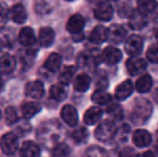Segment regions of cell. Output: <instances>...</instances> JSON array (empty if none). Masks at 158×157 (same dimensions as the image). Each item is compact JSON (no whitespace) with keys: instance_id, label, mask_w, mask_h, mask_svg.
<instances>
[{"instance_id":"cell-1","label":"cell","mask_w":158,"mask_h":157,"mask_svg":"<svg viewBox=\"0 0 158 157\" xmlns=\"http://www.w3.org/2000/svg\"><path fill=\"white\" fill-rule=\"evenodd\" d=\"M153 111L151 102L145 98H138L135 100L132 111H131V121L135 125H142L148 118Z\"/></svg>"},{"instance_id":"cell-2","label":"cell","mask_w":158,"mask_h":157,"mask_svg":"<svg viewBox=\"0 0 158 157\" xmlns=\"http://www.w3.org/2000/svg\"><path fill=\"white\" fill-rule=\"evenodd\" d=\"M116 125L110 119H106L98 125L95 130V137L99 141L108 143L114 139L116 134Z\"/></svg>"},{"instance_id":"cell-3","label":"cell","mask_w":158,"mask_h":157,"mask_svg":"<svg viewBox=\"0 0 158 157\" xmlns=\"http://www.w3.org/2000/svg\"><path fill=\"white\" fill-rule=\"evenodd\" d=\"M0 147L3 153L8 155H12L17 151L19 147V139L14 132H8L4 134L0 139Z\"/></svg>"},{"instance_id":"cell-4","label":"cell","mask_w":158,"mask_h":157,"mask_svg":"<svg viewBox=\"0 0 158 157\" xmlns=\"http://www.w3.org/2000/svg\"><path fill=\"white\" fill-rule=\"evenodd\" d=\"M144 41L138 35H132L127 39L125 43V52L130 56H137L142 52Z\"/></svg>"},{"instance_id":"cell-5","label":"cell","mask_w":158,"mask_h":157,"mask_svg":"<svg viewBox=\"0 0 158 157\" xmlns=\"http://www.w3.org/2000/svg\"><path fill=\"white\" fill-rule=\"evenodd\" d=\"M113 13H114V10H113L112 6L106 1L99 2L94 10V15L96 19L104 22L110 21L113 16Z\"/></svg>"},{"instance_id":"cell-6","label":"cell","mask_w":158,"mask_h":157,"mask_svg":"<svg viewBox=\"0 0 158 157\" xmlns=\"http://www.w3.org/2000/svg\"><path fill=\"white\" fill-rule=\"evenodd\" d=\"M122 57H123V54H122L121 51L112 45L106 46L103 50V52H102V60L106 65H110V66L119 63Z\"/></svg>"},{"instance_id":"cell-7","label":"cell","mask_w":158,"mask_h":157,"mask_svg":"<svg viewBox=\"0 0 158 157\" xmlns=\"http://www.w3.org/2000/svg\"><path fill=\"white\" fill-rule=\"evenodd\" d=\"M126 35V29L119 25H112L110 28H108V41L112 44L122 43Z\"/></svg>"},{"instance_id":"cell-8","label":"cell","mask_w":158,"mask_h":157,"mask_svg":"<svg viewBox=\"0 0 158 157\" xmlns=\"http://www.w3.org/2000/svg\"><path fill=\"white\" fill-rule=\"evenodd\" d=\"M126 68H127V70H128L129 74H131V76H137V74H139L140 72L145 70L146 61L142 58L131 57V58L127 59Z\"/></svg>"},{"instance_id":"cell-9","label":"cell","mask_w":158,"mask_h":157,"mask_svg":"<svg viewBox=\"0 0 158 157\" xmlns=\"http://www.w3.org/2000/svg\"><path fill=\"white\" fill-rule=\"evenodd\" d=\"M26 96L32 99H40L43 97L44 87L41 81H31L26 85Z\"/></svg>"},{"instance_id":"cell-10","label":"cell","mask_w":158,"mask_h":157,"mask_svg":"<svg viewBox=\"0 0 158 157\" xmlns=\"http://www.w3.org/2000/svg\"><path fill=\"white\" fill-rule=\"evenodd\" d=\"M84 25H85L84 17L81 14H74L69 19L68 23H67V30L70 34L77 35L80 32H82Z\"/></svg>"},{"instance_id":"cell-11","label":"cell","mask_w":158,"mask_h":157,"mask_svg":"<svg viewBox=\"0 0 158 157\" xmlns=\"http://www.w3.org/2000/svg\"><path fill=\"white\" fill-rule=\"evenodd\" d=\"M132 140L137 147H148L152 142V136L148 131L144 129H138L133 132Z\"/></svg>"},{"instance_id":"cell-12","label":"cell","mask_w":158,"mask_h":157,"mask_svg":"<svg viewBox=\"0 0 158 157\" xmlns=\"http://www.w3.org/2000/svg\"><path fill=\"white\" fill-rule=\"evenodd\" d=\"M61 118L69 126H75L77 123V112L75 108L70 105H66L61 110Z\"/></svg>"},{"instance_id":"cell-13","label":"cell","mask_w":158,"mask_h":157,"mask_svg":"<svg viewBox=\"0 0 158 157\" xmlns=\"http://www.w3.org/2000/svg\"><path fill=\"white\" fill-rule=\"evenodd\" d=\"M133 92V84L130 80H126L123 83H121L115 89V97L118 100H124L128 98Z\"/></svg>"},{"instance_id":"cell-14","label":"cell","mask_w":158,"mask_h":157,"mask_svg":"<svg viewBox=\"0 0 158 157\" xmlns=\"http://www.w3.org/2000/svg\"><path fill=\"white\" fill-rule=\"evenodd\" d=\"M21 157H39L40 147L32 141H25L19 150Z\"/></svg>"},{"instance_id":"cell-15","label":"cell","mask_w":158,"mask_h":157,"mask_svg":"<svg viewBox=\"0 0 158 157\" xmlns=\"http://www.w3.org/2000/svg\"><path fill=\"white\" fill-rule=\"evenodd\" d=\"M10 15L11 19L16 24H23L27 19V12H26L25 8L22 4H15L12 6V9L10 10Z\"/></svg>"},{"instance_id":"cell-16","label":"cell","mask_w":158,"mask_h":157,"mask_svg":"<svg viewBox=\"0 0 158 157\" xmlns=\"http://www.w3.org/2000/svg\"><path fill=\"white\" fill-rule=\"evenodd\" d=\"M15 66V59L13 56L9 54H6L0 58V73L2 74H10L14 71Z\"/></svg>"},{"instance_id":"cell-17","label":"cell","mask_w":158,"mask_h":157,"mask_svg":"<svg viewBox=\"0 0 158 157\" xmlns=\"http://www.w3.org/2000/svg\"><path fill=\"white\" fill-rule=\"evenodd\" d=\"M55 39L54 30L51 27H43L39 30V41L40 44L44 48L52 45Z\"/></svg>"},{"instance_id":"cell-18","label":"cell","mask_w":158,"mask_h":157,"mask_svg":"<svg viewBox=\"0 0 158 157\" xmlns=\"http://www.w3.org/2000/svg\"><path fill=\"white\" fill-rule=\"evenodd\" d=\"M146 15L142 14L139 11H133L132 14L129 16V26L132 29H142L146 25Z\"/></svg>"},{"instance_id":"cell-19","label":"cell","mask_w":158,"mask_h":157,"mask_svg":"<svg viewBox=\"0 0 158 157\" xmlns=\"http://www.w3.org/2000/svg\"><path fill=\"white\" fill-rule=\"evenodd\" d=\"M19 41L24 46H31L35 43V32L30 27H24L19 36Z\"/></svg>"},{"instance_id":"cell-20","label":"cell","mask_w":158,"mask_h":157,"mask_svg":"<svg viewBox=\"0 0 158 157\" xmlns=\"http://www.w3.org/2000/svg\"><path fill=\"white\" fill-rule=\"evenodd\" d=\"M89 40L96 44L104 42L106 40H108V29L103 26H96L90 32Z\"/></svg>"},{"instance_id":"cell-21","label":"cell","mask_w":158,"mask_h":157,"mask_svg":"<svg viewBox=\"0 0 158 157\" xmlns=\"http://www.w3.org/2000/svg\"><path fill=\"white\" fill-rule=\"evenodd\" d=\"M101 118H102L101 109H99L97 107H92L85 112L83 119L87 125H95L96 123H98L100 121Z\"/></svg>"},{"instance_id":"cell-22","label":"cell","mask_w":158,"mask_h":157,"mask_svg":"<svg viewBox=\"0 0 158 157\" xmlns=\"http://www.w3.org/2000/svg\"><path fill=\"white\" fill-rule=\"evenodd\" d=\"M50 95L54 100L63 101L66 99L67 95H68V89H67L64 84H55L51 87Z\"/></svg>"},{"instance_id":"cell-23","label":"cell","mask_w":158,"mask_h":157,"mask_svg":"<svg viewBox=\"0 0 158 157\" xmlns=\"http://www.w3.org/2000/svg\"><path fill=\"white\" fill-rule=\"evenodd\" d=\"M41 105L37 102H24L22 105V113L25 118H30L41 111Z\"/></svg>"},{"instance_id":"cell-24","label":"cell","mask_w":158,"mask_h":157,"mask_svg":"<svg viewBox=\"0 0 158 157\" xmlns=\"http://www.w3.org/2000/svg\"><path fill=\"white\" fill-rule=\"evenodd\" d=\"M61 64V57L57 53H52L44 63V67L51 72H55L59 69Z\"/></svg>"},{"instance_id":"cell-25","label":"cell","mask_w":158,"mask_h":157,"mask_svg":"<svg viewBox=\"0 0 158 157\" xmlns=\"http://www.w3.org/2000/svg\"><path fill=\"white\" fill-rule=\"evenodd\" d=\"M90 85V78L85 73H82L80 76H77L74 80V89L77 92H86L89 88Z\"/></svg>"},{"instance_id":"cell-26","label":"cell","mask_w":158,"mask_h":157,"mask_svg":"<svg viewBox=\"0 0 158 157\" xmlns=\"http://www.w3.org/2000/svg\"><path fill=\"white\" fill-rule=\"evenodd\" d=\"M153 85V80L151 78V76L148 74H144V76H140V79H138L137 83H135V87L139 93H146L151 89Z\"/></svg>"},{"instance_id":"cell-27","label":"cell","mask_w":158,"mask_h":157,"mask_svg":"<svg viewBox=\"0 0 158 157\" xmlns=\"http://www.w3.org/2000/svg\"><path fill=\"white\" fill-rule=\"evenodd\" d=\"M138 11L142 14L148 15V13H153L154 9L156 8V0H138Z\"/></svg>"},{"instance_id":"cell-28","label":"cell","mask_w":158,"mask_h":157,"mask_svg":"<svg viewBox=\"0 0 158 157\" xmlns=\"http://www.w3.org/2000/svg\"><path fill=\"white\" fill-rule=\"evenodd\" d=\"M92 100H93V102L97 103V105H108L109 102H111L112 97H111L110 94L104 92L103 89H98L93 94Z\"/></svg>"},{"instance_id":"cell-29","label":"cell","mask_w":158,"mask_h":157,"mask_svg":"<svg viewBox=\"0 0 158 157\" xmlns=\"http://www.w3.org/2000/svg\"><path fill=\"white\" fill-rule=\"evenodd\" d=\"M13 43V35L8 29H0V48H11Z\"/></svg>"},{"instance_id":"cell-30","label":"cell","mask_w":158,"mask_h":157,"mask_svg":"<svg viewBox=\"0 0 158 157\" xmlns=\"http://www.w3.org/2000/svg\"><path fill=\"white\" fill-rule=\"evenodd\" d=\"M75 74V67L73 66H67L63 69V71L59 74V81H60L61 84H69L71 82V80L73 79Z\"/></svg>"},{"instance_id":"cell-31","label":"cell","mask_w":158,"mask_h":157,"mask_svg":"<svg viewBox=\"0 0 158 157\" xmlns=\"http://www.w3.org/2000/svg\"><path fill=\"white\" fill-rule=\"evenodd\" d=\"M35 11L39 15H46L52 11V6L48 0H37L35 4Z\"/></svg>"},{"instance_id":"cell-32","label":"cell","mask_w":158,"mask_h":157,"mask_svg":"<svg viewBox=\"0 0 158 157\" xmlns=\"http://www.w3.org/2000/svg\"><path fill=\"white\" fill-rule=\"evenodd\" d=\"M71 154V150L66 143H58L53 149V156L54 157H69Z\"/></svg>"},{"instance_id":"cell-33","label":"cell","mask_w":158,"mask_h":157,"mask_svg":"<svg viewBox=\"0 0 158 157\" xmlns=\"http://www.w3.org/2000/svg\"><path fill=\"white\" fill-rule=\"evenodd\" d=\"M106 113L110 116H112L114 119H122L124 116L123 109H122L121 105H117V103H112V105H109V107L106 108Z\"/></svg>"},{"instance_id":"cell-34","label":"cell","mask_w":158,"mask_h":157,"mask_svg":"<svg viewBox=\"0 0 158 157\" xmlns=\"http://www.w3.org/2000/svg\"><path fill=\"white\" fill-rule=\"evenodd\" d=\"M30 129H31V126H30V124L26 119L19 121L15 123V132L19 136H25V134H29Z\"/></svg>"},{"instance_id":"cell-35","label":"cell","mask_w":158,"mask_h":157,"mask_svg":"<svg viewBox=\"0 0 158 157\" xmlns=\"http://www.w3.org/2000/svg\"><path fill=\"white\" fill-rule=\"evenodd\" d=\"M88 138V131L86 128L81 127L79 129L74 130L72 132V139L75 143H83L87 140Z\"/></svg>"},{"instance_id":"cell-36","label":"cell","mask_w":158,"mask_h":157,"mask_svg":"<svg viewBox=\"0 0 158 157\" xmlns=\"http://www.w3.org/2000/svg\"><path fill=\"white\" fill-rule=\"evenodd\" d=\"M84 157H109L108 153L99 147H92L85 152Z\"/></svg>"},{"instance_id":"cell-37","label":"cell","mask_w":158,"mask_h":157,"mask_svg":"<svg viewBox=\"0 0 158 157\" xmlns=\"http://www.w3.org/2000/svg\"><path fill=\"white\" fill-rule=\"evenodd\" d=\"M4 118H6V122L8 125H13L17 122V113L16 110L13 107H9L4 111Z\"/></svg>"},{"instance_id":"cell-38","label":"cell","mask_w":158,"mask_h":157,"mask_svg":"<svg viewBox=\"0 0 158 157\" xmlns=\"http://www.w3.org/2000/svg\"><path fill=\"white\" fill-rule=\"evenodd\" d=\"M146 57L151 63H158V43H153L146 51Z\"/></svg>"},{"instance_id":"cell-39","label":"cell","mask_w":158,"mask_h":157,"mask_svg":"<svg viewBox=\"0 0 158 157\" xmlns=\"http://www.w3.org/2000/svg\"><path fill=\"white\" fill-rule=\"evenodd\" d=\"M119 157H140V155L132 147H125L119 152Z\"/></svg>"},{"instance_id":"cell-40","label":"cell","mask_w":158,"mask_h":157,"mask_svg":"<svg viewBox=\"0 0 158 157\" xmlns=\"http://www.w3.org/2000/svg\"><path fill=\"white\" fill-rule=\"evenodd\" d=\"M8 16H9V12L6 10V6L0 3V25L6 23V21L8 19Z\"/></svg>"},{"instance_id":"cell-41","label":"cell","mask_w":158,"mask_h":157,"mask_svg":"<svg viewBox=\"0 0 158 157\" xmlns=\"http://www.w3.org/2000/svg\"><path fill=\"white\" fill-rule=\"evenodd\" d=\"M153 19H154L155 23H158V3L156 6V8L154 9V11H153Z\"/></svg>"},{"instance_id":"cell-42","label":"cell","mask_w":158,"mask_h":157,"mask_svg":"<svg viewBox=\"0 0 158 157\" xmlns=\"http://www.w3.org/2000/svg\"><path fill=\"white\" fill-rule=\"evenodd\" d=\"M142 157H156L154 155V153H152V152H145V153L143 154V155H142Z\"/></svg>"},{"instance_id":"cell-43","label":"cell","mask_w":158,"mask_h":157,"mask_svg":"<svg viewBox=\"0 0 158 157\" xmlns=\"http://www.w3.org/2000/svg\"><path fill=\"white\" fill-rule=\"evenodd\" d=\"M2 87H3V81H2V79L0 78V90L2 89Z\"/></svg>"},{"instance_id":"cell-44","label":"cell","mask_w":158,"mask_h":157,"mask_svg":"<svg viewBox=\"0 0 158 157\" xmlns=\"http://www.w3.org/2000/svg\"><path fill=\"white\" fill-rule=\"evenodd\" d=\"M155 35H156V38H158V30L156 31V34H155Z\"/></svg>"},{"instance_id":"cell-45","label":"cell","mask_w":158,"mask_h":157,"mask_svg":"<svg viewBox=\"0 0 158 157\" xmlns=\"http://www.w3.org/2000/svg\"><path fill=\"white\" fill-rule=\"evenodd\" d=\"M109 1H117V0H109Z\"/></svg>"},{"instance_id":"cell-46","label":"cell","mask_w":158,"mask_h":157,"mask_svg":"<svg viewBox=\"0 0 158 157\" xmlns=\"http://www.w3.org/2000/svg\"><path fill=\"white\" fill-rule=\"evenodd\" d=\"M156 134H157V138H158V130H157V131H156Z\"/></svg>"},{"instance_id":"cell-47","label":"cell","mask_w":158,"mask_h":157,"mask_svg":"<svg viewBox=\"0 0 158 157\" xmlns=\"http://www.w3.org/2000/svg\"><path fill=\"white\" fill-rule=\"evenodd\" d=\"M67 1H72V0H67Z\"/></svg>"},{"instance_id":"cell-48","label":"cell","mask_w":158,"mask_h":157,"mask_svg":"<svg viewBox=\"0 0 158 157\" xmlns=\"http://www.w3.org/2000/svg\"><path fill=\"white\" fill-rule=\"evenodd\" d=\"M0 115H1V113H0Z\"/></svg>"}]
</instances>
